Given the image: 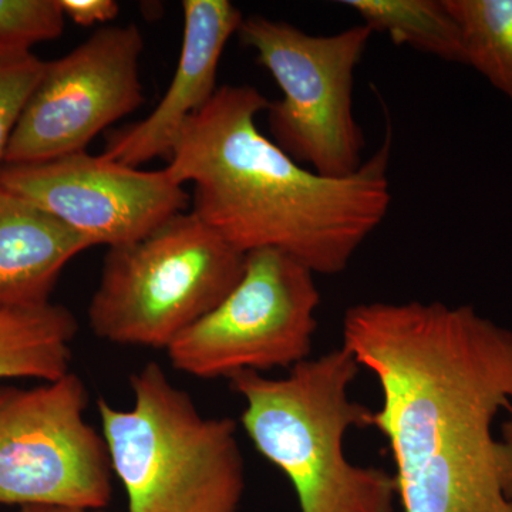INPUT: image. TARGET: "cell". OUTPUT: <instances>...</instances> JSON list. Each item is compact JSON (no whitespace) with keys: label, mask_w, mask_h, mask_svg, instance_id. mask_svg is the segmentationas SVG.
I'll return each mask as SVG.
<instances>
[{"label":"cell","mask_w":512,"mask_h":512,"mask_svg":"<svg viewBox=\"0 0 512 512\" xmlns=\"http://www.w3.org/2000/svg\"><path fill=\"white\" fill-rule=\"evenodd\" d=\"M319 305L311 269L276 249L248 252L235 288L165 352L198 379L291 370L311 355Z\"/></svg>","instance_id":"obj_7"},{"label":"cell","mask_w":512,"mask_h":512,"mask_svg":"<svg viewBox=\"0 0 512 512\" xmlns=\"http://www.w3.org/2000/svg\"><path fill=\"white\" fill-rule=\"evenodd\" d=\"M183 46L173 80L146 119L111 134L103 156L138 165L170 157L187 120L218 92V67L244 16L229 0H184Z\"/></svg>","instance_id":"obj_11"},{"label":"cell","mask_w":512,"mask_h":512,"mask_svg":"<svg viewBox=\"0 0 512 512\" xmlns=\"http://www.w3.org/2000/svg\"><path fill=\"white\" fill-rule=\"evenodd\" d=\"M89 248L49 212L0 188V311L49 303L63 269Z\"/></svg>","instance_id":"obj_12"},{"label":"cell","mask_w":512,"mask_h":512,"mask_svg":"<svg viewBox=\"0 0 512 512\" xmlns=\"http://www.w3.org/2000/svg\"><path fill=\"white\" fill-rule=\"evenodd\" d=\"M19 512H109L106 510H83V508L56 507V505H29Z\"/></svg>","instance_id":"obj_19"},{"label":"cell","mask_w":512,"mask_h":512,"mask_svg":"<svg viewBox=\"0 0 512 512\" xmlns=\"http://www.w3.org/2000/svg\"><path fill=\"white\" fill-rule=\"evenodd\" d=\"M87 403L73 372L30 389L0 384V505L106 510L113 471Z\"/></svg>","instance_id":"obj_8"},{"label":"cell","mask_w":512,"mask_h":512,"mask_svg":"<svg viewBox=\"0 0 512 512\" xmlns=\"http://www.w3.org/2000/svg\"><path fill=\"white\" fill-rule=\"evenodd\" d=\"M133 404L97 400L111 471L127 512H238L245 464L237 423L205 417L158 363L130 379Z\"/></svg>","instance_id":"obj_4"},{"label":"cell","mask_w":512,"mask_h":512,"mask_svg":"<svg viewBox=\"0 0 512 512\" xmlns=\"http://www.w3.org/2000/svg\"><path fill=\"white\" fill-rule=\"evenodd\" d=\"M0 188L49 212L92 247L140 241L190 204L184 185L165 168L138 170L87 151L42 163L3 164Z\"/></svg>","instance_id":"obj_10"},{"label":"cell","mask_w":512,"mask_h":512,"mask_svg":"<svg viewBox=\"0 0 512 512\" xmlns=\"http://www.w3.org/2000/svg\"><path fill=\"white\" fill-rule=\"evenodd\" d=\"M237 35L281 89L282 99L266 110L274 143L323 177L357 173L366 140L353 113V89L372 30L362 23L313 36L291 23L252 15Z\"/></svg>","instance_id":"obj_6"},{"label":"cell","mask_w":512,"mask_h":512,"mask_svg":"<svg viewBox=\"0 0 512 512\" xmlns=\"http://www.w3.org/2000/svg\"><path fill=\"white\" fill-rule=\"evenodd\" d=\"M64 20L59 0H0V49L32 50L55 40Z\"/></svg>","instance_id":"obj_17"},{"label":"cell","mask_w":512,"mask_h":512,"mask_svg":"<svg viewBox=\"0 0 512 512\" xmlns=\"http://www.w3.org/2000/svg\"><path fill=\"white\" fill-rule=\"evenodd\" d=\"M373 33H384L396 45L450 63L466 64L463 39L446 0H343Z\"/></svg>","instance_id":"obj_14"},{"label":"cell","mask_w":512,"mask_h":512,"mask_svg":"<svg viewBox=\"0 0 512 512\" xmlns=\"http://www.w3.org/2000/svg\"><path fill=\"white\" fill-rule=\"evenodd\" d=\"M64 18L76 25L89 26L109 23L119 16L120 5L116 0H59Z\"/></svg>","instance_id":"obj_18"},{"label":"cell","mask_w":512,"mask_h":512,"mask_svg":"<svg viewBox=\"0 0 512 512\" xmlns=\"http://www.w3.org/2000/svg\"><path fill=\"white\" fill-rule=\"evenodd\" d=\"M508 414H510V419L505 421L503 426V439L510 441L512 443V406L507 410Z\"/></svg>","instance_id":"obj_20"},{"label":"cell","mask_w":512,"mask_h":512,"mask_svg":"<svg viewBox=\"0 0 512 512\" xmlns=\"http://www.w3.org/2000/svg\"><path fill=\"white\" fill-rule=\"evenodd\" d=\"M46 62L32 50L0 49V168L10 137L42 79Z\"/></svg>","instance_id":"obj_16"},{"label":"cell","mask_w":512,"mask_h":512,"mask_svg":"<svg viewBox=\"0 0 512 512\" xmlns=\"http://www.w3.org/2000/svg\"><path fill=\"white\" fill-rule=\"evenodd\" d=\"M79 323L56 303L0 311V382H53L72 372V345Z\"/></svg>","instance_id":"obj_13"},{"label":"cell","mask_w":512,"mask_h":512,"mask_svg":"<svg viewBox=\"0 0 512 512\" xmlns=\"http://www.w3.org/2000/svg\"><path fill=\"white\" fill-rule=\"evenodd\" d=\"M362 370L346 348L306 359L274 379H229L245 403L241 423L258 453L291 481L301 512H393L392 474L346 458V433L373 426V412L349 389Z\"/></svg>","instance_id":"obj_3"},{"label":"cell","mask_w":512,"mask_h":512,"mask_svg":"<svg viewBox=\"0 0 512 512\" xmlns=\"http://www.w3.org/2000/svg\"><path fill=\"white\" fill-rule=\"evenodd\" d=\"M140 29L104 26L69 55L46 62L13 131L5 164H32L83 153L111 124L144 103Z\"/></svg>","instance_id":"obj_9"},{"label":"cell","mask_w":512,"mask_h":512,"mask_svg":"<svg viewBox=\"0 0 512 512\" xmlns=\"http://www.w3.org/2000/svg\"><path fill=\"white\" fill-rule=\"evenodd\" d=\"M269 101L248 84H225L181 128L165 167L194 185L192 212L242 254L276 249L313 274L338 275L392 205V133L345 178L293 160L258 128Z\"/></svg>","instance_id":"obj_2"},{"label":"cell","mask_w":512,"mask_h":512,"mask_svg":"<svg viewBox=\"0 0 512 512\" xmlns=\"http://www.w3.org/2000/svg\"><path fill=\"white\" fill-rule=\"evenodd\" d=\"M245 259L197 214L181 212L140 241L109 248L90 329L114 345L167 350L224 301Z\"/></svg>","instance_id":"obj_5"},{"label":"cell","mask_w":512,"mask_h":512,"mask_svg":"<svg viewBox=\"0 0 512 512\" xmlns=\"http://www.w3.org/2000/svg\"><path fill=\"white\" fill-rule=\"evenodd\" d=\"M343 348L379 384L373 426L392 453L404 512H512V330L470 305L357 303Z\"/></svg>","instance_id":"obj_1"},{"label":"cell","mask_w":512,"mask_h":512,"mask_svg":"<svg viewBox=\"0 0 512 512\" xmlns=\"http://www.w3.org/2000/svg\"><path fill=\"white\" fill-rule=\"evenodd\" d=\"M467 66L512 100V0H446Z\"/></svg>","instance_id":"obj_15"}]
</instances>
